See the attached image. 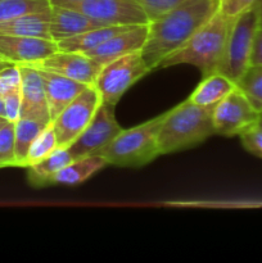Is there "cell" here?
Returning a JSON list of instances; mask_svg holds the SVG:
<instances>
[{
    "instance_id": "6",
    "label": "cell",
    "mask_w": 262,
    "mask_h": 263,
    "mask_svg": "<svg viewBox=\"0 0 262 263\" xmlns=\"http://www.w3.org/2000/svg\"><path fill=\"white\" fill-rule=\"evenodd\" d=\"M149 72L152 71L141 50L134 51L105 63L95 79L94 86L103 103L116 107L123 94Z\"/></svg>"
},
{
    "instance_id": "36",
    "label": "cell",
    "mask_w": 262,
    "mask_h": 263,
    "mask_svg": "<svg viewBox=\"0 0 262 263\" xmlns=\"http://www.w3.org/2000/svg\"><path fill=\"white\" fill-rule=\"evenodd\" d=\"M7 64H9V63H8V62H0V69H2L3 67L7 66Z\"/></svg>"
},
{
    "instance_id": "11",
    "label": "cell",
    "mask_w": 262,
    "mask_h": 263,
    "mask_svg": "<svg viewBox=\"0 0 262 263\" xmlns=\"http://www.w3.org/2000/svg\"><path fill=\"white\" fill-rule=\"evenodd\" d=\"M32 66L55 72L84 85H94L103 64L85 53L57 50L51 55L46 57L44 61Z\"/></svg>"
},
{
    "instance_id": "34",
    "label": "cell",
    "mask_w": 262,
    "mask_h": 263,
    "mask_svg": "<svg viewBox=\"0 0 262 263\" xmlns=\"http://www.w3.org/2000/svg\"><path fill=\"white\" fill-rule=\"evenodd\" d=\"M0 117L5 118V109H4V102H3V98L0 97ZM7 120V118H5Z\"/></svg>"
},
{
    "instance_id": "18",
    "label": "cell",
    "mask_w": 262,
    "mask_h": 263,
    "mask_svg": "<svg viewBox=\"0 0 262 263\" xmlns=\"http://www.w3.org/2000/svg\"><path fill=\"white\" fill-rule=\"evenodd\" d=\"M236 87L233 80L221 72L215 71L203 76L188 99L200 107H215Z\"/></svg>"
},
{
    "instance_id": "30",
    "label": "cell",
    "mask_w": 262,
    "mask_h": 263,
    "mask_svg": "<svg viewBox=\"0 0 262 263\" xmlns=\"http://www.w3.org/2000/svg\"><path fill=\"white\" fill-rule=\"evenodd\" d=\"M257 0H220L218 12L225 17L234 20L246 10L256 7Z\"/></svg>"
},
{
    "instance_id": "2",
    "label": "cell",
    "mask_w": 262,
    "mask_h": 263,
    "mask_svg": "<svg viewBox=\"0 0 262 263\" xmlns=\"http://www.w3.org/2000/svg\"><path fill=\"white\" fill-rule=\"evenodd\" d=\"M213 108L200 107L186 98L164 112L157 136L161 156L195 148L216 135Z\"/></svg>"
},
{
    "instance_id": "3",
    "label": "cell",
    "mask_w": 262,
    "mask_h": 263,
    "mask_svg": "<svg viewBox=\"0 0 262 263\" xmlns=\"http://www.w3.org/2000/svg\"><path fill=\"white\" fill-rule=\"evenodd\" d=\"M231 21L220 12L216 13L181 48L167 57L158 69L190 64L199 69L202 77L217 71L225 51Z\"/></svg>"
},
{
    "instance_id": "17",
    "label": "cell",
    "mask_w": 262,
    "mask_h": 263,
    "mask_svg": "<svg viewBox=\"0 0 262 263\" xmlns=\"http://www.w3.org/2000/svg\"><path fill=\"white\" fill-rule=\"evenodd\" d=\"M107 166L109 164L100 154H90V156L74 158L53 177L51 185L74 186L82 184Z\"/></svg>"
},
{
    "instance_id": "38",
    "label": "cell",
    "mask_w": 262,
    "mask_h": 263,
    "mask_svg": "<svg viewBox=\"0 0 262 263\" xmlns=\"http://www.w3.org/2000/svg\"><path fill=\"white\" fill-rule=\"evenodd\" d=\"M258 126H259V127H262V116H261V118H259V121H258Z\"/></svg>"
},
{
    "instance_id": "15",
    "label": "cell",
    "mask_w": 262,
    "mask_h": 263,
    "mask_svg": "<svg viewBox=\"0 0 262 263\" xmlns=\"http://www.w3.org/2000/svg\"><path fill=\"white\" fill-rule=\"evenodd\" d=\"M36 68L40 71L43 77L44 87H45L46 100H48L49 115L50 120L53 121L82 90L89 85H84L74 80L64 77L55 72L46 71L44 68Z\"/></svg>"
},
{
    "instance_id": "8",
    "label": "cell",
    "mask_w": 262,
    "mask_h": 263,
    "mask_svg": "<svg viewBox=\"0 0 262 263\" xmlns=\"http://www.w3.org/2000/svg\"><path fill=\"white\" fill-rule=\"evenodd\" d=\"M261 113L236 85L235 89L213 108L215 134L225 138L239 136L258 123Z\"/></svg>"
},
{
    "instance_id": "25",
    "label": "cell",
    "mask_w": 262,
    "mask_h": 263,
    "mask_svg": "<svg viewBox=\"0 0 262 263\" xmlns=\"http://www.w3.org/2000/svg\"><path fill=\"white\" fill-rule=\"evenodd\" d=\"M57 148H59L58 141H57L55 133H54L51 123L33 140L31 144L30 149H28L27 161H26V167L30 164L35 163V162L41 161L49 154L53 153ZM25 167V168H26Z\"/></svg>"
},
{
    "instance_id": "1",
    "label": "cell",
    "mask_w": 262,
    "mask_h": 263,
    "mask_svg": "<svg viewBox=\"0 0 262 263\" xmlns=\"http://www.w3.org/2000/svg\"><path fill=\"white\" fill-rule=\"evenodd\" d=\"M220 0H186L162 17L149 22L148 37L141 49L151 71L181 48L218 12Z\"/></svg>"
},
{
    "instance_id": "27",
    "label": "cell",
    "mask_w": 262,
    "mask_h": 263,
    "mask_svg": "<svg viewBox=\"0 0 262 263\" xmlns=\"http://www.w3.org/2000/svg\"><path fill=\"white\" fill-rule=\"evenodd\" d=\"M185 2L186 0H136V3L145 12L149 22L171 12L172 9H175Z\"/></svg>"
},
{
    "instance_id": "35",
    "label": "cell",
    "mask_w": 262,
    "mask_h": 263,
    "mask_svg": "<svg viewBox=\"0 0 262 263\" xmlns=\"http://www.w3.org/2000/svg\"><path fill=\"white\" fill-rule=\"evenodd\" d=\"M256 7H257V9H258V12L262 13V2H259Z\"/></svg>"
},
{
    "instance_id": "10",
    "label": "cell",
    "mask_w": 262,
    "mask_h": 263,
    "mask_svg": "<svg viewBox=\"0 0 262 263\" xmlns=\"http://www.w3.org/2000/svg\"><path fill=\"white\" fill-rule=\"evenodd\" d=\"M103 26L148 25L149 20L136 0H80L72 7Z\"/></svg>"
},
{
    "instance_id": "7",
    "label": "cell",
    "mask_w": 262,
    "mask_h": 263,
    "mask_svg": "<svg viewBox=\"0 0 262 263\" xmlns=\"http://www.w3.org/2000/svg\"><path fill=\"white\" fill-rule=\"evenodd\" d=\"M102 104V98L94 85L85 87L53 121L51 127L55 133L58 145L67 148L86 128Z\"/></svg>"
},
{
    "instance_id": "37",
    "label": "cell",
    "mask_w": 262,
    "mask_h": 263,
    "mask_svg": "<svg viewBox=\"0 0 262 263\" xmlns=\"http://www.w3.org/2000/svg\"><path fill=\"white\" fill-rule=\"evenodd\" d=\"M259 26L262 27V13H259Z\"/></svg>"
},
{
    "instance_id": "21",
    "label": "cell",
    "mask_w": 262,
    "mask_h": 263,
    "mask_svg": "<svg viewBox=\"0 0 262 263\" xmlns=\"http://www.w3.org/2000/svg\"><path fill=\"white\" fill-rule=\"evenodd\" d=\"M130 27V26H128ZM123 26H100V27L91 28L89 31L79 33L72 37L63 39L57 41V48L61 51H79V53H87L92 49L98 48L103 43L112 37L118 31L123 30Z\"/></svg>"
},
{
    "instance_id": "23",
    "label": "cell",
    "mask_w": 262,
    "mask_h": 263,
    "mask_svg": "<svg viewBox=\"0 0 262 263\" xmlns=\"http://www.w3.org/2000/svg\"><path fill=\"white\" fill-rule=\"evenodd\" d=\"M51 8L49 0H0V23Z\"/></svg>"
},
{
    "instance_id": "26",
    "label": "cell",
    "mask_w": 262,
    "mask_h": 263,
    "mask_svg": "<svg viewBox=\"0 0 262 263\" xmlns=\"http://www.w3.org/2000/svg\"><path fill=\"white\" fill-rule=\"evenodd\" d=\"M15 167L14 123L7 122L0 127V168Z\"/></svg>"
},
{
    "instance_id": "13",
    "label": "cell",
    "mask_w": 262,
    "mask_h": 263,
    "mask_svg": "<svg viewBox=\"0 0 262 263\" xmlns=\"http://www.w3.org/2000/svg\"><path fill=\"white\" fill-rule=\"evenodd\" d=\"M22 74L21 97H22V110L21 117H31L45 123H51L49 115L48 100L43 77L36 67L28 64H18Z\"/></svg>"
},
{
    "instance_id": "40",
    "label": "cell",
    "mask_w": 262,
    "mask_h": 263,
    "mask_svg": "<svg viewBox=\"0 0 262 263\" xmlns=\"http://www.w3.org/2000/svg\"><path fill=\"white\" fill-rule=\"evenodd\" d=\"M7 122H8V121H7ZM7 122H3V123H0V127H2V126L4 125V123H7Z\"/></svg>"
},
{
    "instance_id": "12",
    "label": "cell",
    "mask_w": 262,
    "mask_h": 263,
    "mask_svg": "<svg viewBox=\"0 0 262 263\" xmlns=\"http://www.w3.org/2000/svg\"><path fill=\"white\" fill-rule=\"evenodd\" d=\"M57 50V43L50 39L0 35V57L8 63L32 66Z\"/></svg>"
},
{
    "instance_id": "29",
    "label": "cell",
    "mask_w": 262,
    "mask_h": 263,
    "mask_svg": "<svg viewBox=\"0 0 262 263\" xmlns=\"http://www.w3.org/2000/svg\"><path fill=\"white\" fill-rule=\"evenodd\" d=\"M239 138H240L241 145L247 152L258 158H262V127H259L258 123L240 134Z\"/></svg>"
},
{
    "instance_id": "28",
    "label": "cell",
    "mask_w": 262,
    "mask_h": 263,
    "mask_svg": "<svg viewBox=\"0 0 262 263\" xmlns=\"http://www.w3.org/2000/svg\"><path fill=\"white\" fill-rule=\"evenodd\" d=\"M22 74L18 64L9 63L0 69V97L21 90Z\"/></svg>"
},
{
    "instance_id": "31",
    "label": "cell",
    "mask_w": 262,
    "mask_h": 263,
    "mask_svg": "<svg viewBox=\"0 0 262 263\" xmlns=\"http://www.w3.org/2000/svg\"><path fill=\"white\" fill-rule=\"evenodd\" d=\"M5 109V118L8 122H17L21 118V110H22V97H21V90L9 92V94L3 97Z\"/></svg>"
},
{
    "instance_id": "16",
    "label": "cell",
    "mask_w": 262,
    "mask_h": 263,
    "mask_svg": "<svg viewBox=\"0 0 262 263\" xmlns=\"http://www.w3.org/2000/svg\"><path fill=\"white\" fill-rule=\"evenodd\" d=\"M100 26L103 25L74 8L51 7L50 37L55 43Z\"/></svg>"
},
{
    "instance_id": "33",
    "label": "cell",
    "mask_w": 262,
    "mask_h": 263,
    "mask_svg": "<svg viewBox=\"0 0 262 263\" xmlns=\"http://www.w3.org/2000/svg\"><path fill=\"white\" fill-rule=\"evenodd\" d=\"M80 0H49L51 7H72Z\"/></svg>"
},
{
    "instance_id": "20",
    "label": "cell",
    "mask_w": 262,
    "mask_h": 263,
    "mask_svg": "<svg viewBox=\"0 0 262 263\" xmlns=\"http://www.w3.org/2000/svg\"><path fill=\"white\" fill-rule=\"evenodd\" d=\"M73 159L68 148H57L41 161L26 167L27 181L33 187H45L51 185L53 177Z\"/></svg>"
},
{
    "instance_id": "19",
    "label": "cell",
    "mask_w": 262,
    "mask_h": 263,
    "mask_svg": "<svg viewBox=\"0 0 262 263\" xmlns=\"http://www.w3.org/2000/svg\"><path fill=\"white\" fill-rule=\"evenodd\" d=\"M50 10L28 13L0 23V35L50 39Z\"/></svg>"
},
{
    "instance_id": "42",
    "label": "cell",
    "mask_w": 262,
    "mask_h": 263,
    "mask_svg": "<svg viewBox=\"0 0 262 263\" xmlns=\"http://www.w3.org/2000/svg\"><path fill=\"white\" fill-rule=\"evenodd\" d=\"M0 62H5V61H3V59H2V57H0Z\"/></svg>"
},
{
    "instance_id": "14",
    "label": "cell",
    "mask_w": 262,
    "mask_h": 263,
    "mask_svg": "<svg viewBox=\"0 0 262 263\" xmlns=\"http://www.w3.org/2000/svg\"><path fill=\"white\" fill-rule=\"evenodd\" d=\"M148 25L130 26V27L123 28V30L118 31L116 35H113L112 37L108 39L102 45L85 54L97 59L104 66L105 63L113 61V59L134 53V51L141 50L144 44H145L146 37H148Z\"/></svg>"
},
{
    "instance_id": "24",
    "label": "cell",
    "mask_w": 262,
    "mask_h": 263,
    "mask_svg": "<svg viewBox=\"0 0 262 263\" xmlns=\"http://www.w3.org/2000/svg\"><path fill=\"white\" fill-rule=\"evenodd\" d=\"M236 85L253 107L262 113V66H249Z\"/></svg>"
},
{
    "instance_id": "5",
    "label": "cell",
    "mask_w": 262,
    "mask_h": 263,
    "mask_svg": "<svg viewBox=\"0 0 262 263\" xmlns=\"http://www.w3.org/2000/svg\"><path fill=\"white\" fill-rule=\"evenodd\" d=\"M258 28L259 12L257 7L246 10L231 21L225 51L217 71L235 84L251 66L252 48Z\"/></svg>"
},
{
    "instance_id": "22",
    "label": "cell",
    "mask_w": 262,
    "mask_h": 263,
    "mask_svg": "<svg viewBox=\"0 0 262 263\" xmlns=\"http://www.w3.org/2000/svg\"><path fill=\"white\" fill-rule=\"evenodd\" d=\"M49 125L50 123L31 117H21L17 122H14L15 167H26L31 144Z\"/></svg>"
},
{
    "instance_id": "32",
    "label": "cell",
    "mask_w": 262,
    "mask_h": 263,
    "mask_svg": "<svg viewBox=\"0 0 262 263\" xmlns=\"http://www.w3.org/2000/svg\"><path fill=\"white\" fill-rule=\"evenodd\" d=\"M251 66H262V27L257 30L251 54Z\"/></svg>"
},
{
    "instance_id": "43",
    "label": "cell",
    "mask_w": 262,
    "mask_h": 263,
    "mask_svg": "<svg viewBox=\"0 0 262 263\" xmlns=\"http://www.w3.org/2000/svg\"><path fill=\"white\" fill-rule=\"evenodd\" d=\"M261 116H262V113H261Z\"/></svg>"
},
{
    "instance_id": "4",
    "label": "cell",
    "mask_w": 262,
    "mask_h": 263,
    "mask_svg": "<svg viewBox=\"0 0 262 263\" xmlns=\"http://www.w3.org/2000/svg\"><path fill=\"white\" fill-rule=\"evenodd\" d=\"M163 117L162 113L140 125L123 128L98 154L104 157L110 166L139 168L151 163L161 156L157 136Z\"/></svg>"
},
{
    "instance_id": "41",
    "label": "cell",
    "mask_w": 262,
    "mask_h": 263,
    "mask_svg": "<svg viewBox=\"0 0 262 263\" xmlns=\"http://www.w3.org/2000/svg\"><path fill=\"white\" fill-rule=\"evenodd\" d=\"M259 2H262V0H257V4H258V3H259ZM257 4H256V5H257Z\"/></svg>"
},
{
    "instance_id": "9",
    "label": "cell",
    "mask_w": 262,
    "mask_h": 263,
    "mask_svg": "<svg viewBox=\"0 0 262 263\" xmlns=\"http://www.w3.org/2000/svg\"><path fill=\"white\" fill-rule=\"evenodd\" d=\"M122 130L123 128L116 120L115 105L102 102L86 128L67 148L73 159L98 154Z\"/></svg>"
},
{
    "instance_id": "39",
    "label": "cell",
    "mask_w": 262,
    "mask_h": 263,
    "mask_svg": "<svg viewBox=\"0 0 262 263\" xmlns=\"http://www.w3.org/2000/svg\"><path fill=\"white\" fill-rule=\"evenodd\" d=\"M3 122H7V120H5V118H3V117H0V123H3Z\"/></svg>"
}]
</instances>
